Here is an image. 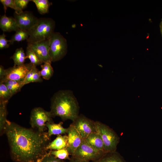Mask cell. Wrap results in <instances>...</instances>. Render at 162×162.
Masks as SVG:
<instances>
[{
  "mask_svg": "<svg viewBox=\"0 0 162 162\" xmlns=\"http://www.w3.org/2000/svg\"><path fill=\"white\" fill-rule=\"evenodd\" d=\"M63 122H60L56 124L53 122H47L46 123V127L48 129L47 134L49 137L52 135H58L67 134L68 128H64L63 126Z\"/></svg>",
  "mask_w": 162,
  "mask_h": 162,
  "instance_id": "2e32d148",
  "label": "cell"
},
{
  "mask_svg": "<svg viewBox=\"0 0 162 162\" xmlns=\"http://www.w3.org/2000/svg\"><path fill=\"white\" fill-rule=\"evenodd\" d=\"M80 107L73 92L60 90L55 93L51 99L50 110L52 117H60L63 121H74L79 115Z\"/></svg>",
  "mask_w": 162,
  "mask_h": 162,
  "instance_id": "7a4b0ae2",
  "label": "cell"
},
{
  "mask_svg": "<svg viewBox=\"0 0 162 162\" xmlns=\"http://www.w3.org/2000/svg\"><path fill=\"white\" fill-rule=\"evenodd\" d=\"M68 146L67 148L70 155L72 156L81 144L82 138L72 124L68 128Z\"/></svg>",
  "mask_w": 162,
  "mask_h": 162,
  "instance_id": "7c38bea8",
  "label": "cell"
},
{
  "mask_svg": "<svg viewBox=\"0 0 162 162\" xmlns=\"http://www.w3.org/2000/svg\"><path fill=\"white\" fill-rule=\"evenodd\" d=\"M12 159L16 162H39L47 153V133H40L7 120L4 131Z\"/></svg>",
  "mask_w": 162,
  "mask_h": 162,
  "instance_id": "6da1fadb",
  "label": "cell"
},
{
  "mask_svg": "<svg viewBox=\"0 0 162 162\" xmlns=\"http://www.w3.org/2000/svg\"><path fill=\"white\" fill-rule=\"evenodd\" d=\"M72 124L82 139L92 133L97 132L95 122L83 115H79Z\"/></svg>",
  "mask_w": 162,
  "mask_h": 162,
  "instance_id": "ba28073f",
  "label": "cell"
},
{
  "mask_svg": "<svg viewBox=\"0 0 162 162\" xmlns=\"http://www.w3.org/2000/svg\"><path fill=\"white\" fill-rule=\"evenodd\" d=\"M106 153L92 147L82 139L81 144L71 156L87 161L93 162L99 159Z\"/></svg>",
  "mask_w": 162,
  "mask_h": 162,
  "instance_id": "52a82bcc",
  "label": "cell"
},
{
  "mask_svg": "<svg viewBox=\"0 0 162 162\" xmlns=\"http://www.w3.org/2000/svg\"><path fill=\"white\" fill-rule=\"evenodd\" d=\"M12 96L10 91L3 83L0 82V101H8Z\"/></svg>",
  "mask_w": 162,
  "mask_h": 162,
  "instance_id": "d4e9b609",
  "label": "cell"
},
{
  "mask_svg": "<svg viewBox=\"0 0 162 162\" xmlns=\"http://www.w3.org/2000/svg\"><path fill=\"white\" fill-rule=\"evenodd\" d=\"M92 162H126L123 157L116 151L105 154L99 159Z\"/></svg>",
  "mask_w": 162,
  "mask_h": 162,
  "instance_id": "ac0fdd59",
  "label": "cell"
},
{
  "mask_svg": "<svg viewBox=\"0 0 162 162\" xmlns=\"http://www.w3.org/2000/svg\"><path fill=\"white\" fill-rule=\"evenodd\" d=\"M16 4L17 7L21 10L25 9L27 6L30 0H14Z\"/></svg>",
  "mask_w": 162,
  "mask_h": 162,
  "instance_id": "f546056e",
  "label": "cell"
},
{
  "mask_svg": "<svg viewBox=\"0 0 162 162\" xmlns=\"http://www.w3.org/2000/svg\"><path fill=\"white\" fill-rule=\"evenodd\" d=\"M50 62H46L40 65L41 68L40 71L41 76L46 80H49L52 76L54 70Z\"/></svg>",
  "mask_w": 162,
  "mask_h": 162,
  "instance_id": "44dd1931",
  "label": "cell"
},
{
  "mask_svg": "<svg viewBox=\"0 0 162 162\" xmlns=\"http://www.w3.org/2000/svg\"><path fill=\"white\" fill-rule=\"evenodd\" d=\"M10 58L14 61V66L23 64L25 60L27 58L22 48L16 49L13 55Z\"/></svg>",
  "mask_w": 162,
  "mask_h": 162,
  "instance_id": "d6986e66",
  "label": "cell"
},
{
  "mask_svg": "<svg viewBox=\"0 0 162 162\" xmlns=\"http://www.w3.org/2000/svg\"><path fill=\"white\" fill-rule=\"evenodd\" d=\"M55 26V22L51 18L38 19L36 24L29 31V36L27 40L28 44L49 39L54 32Z\"/></svg>",
  "mask_w": 162,
  "mask_h": 162,
  "instance_id": "3957f363",
  "label": "cell"
},
{
  "mask_svg": "<svg viewBox=\"0 0 162 162\" xmlns=\"http://www.w3.org/2000/svg\"><path fill=\"white\" fill-rule=\"evenodd\" d=\"M40 71L38 70L34 74L29 81V83L32 82H41L43 80L41 78Z\"/></svg>",
  "mask_w": 162,
  "mask_h": 162,
  "instance_id": "4dcf8cb0",
  "label": "cell"
},
{
  "mask_svg": "<svg viewBox=\"0 0 162 162\" xmlns=\"http://www.w3.org/2000/svg\"><path fill=\"white\" fill-rule=\"evenodd\" d=\"M38 69L36 68V66L33 65L31 69L28 72L24 81L22 82L23 86L28 84L34 74Z\"/></svg>",
  "mask_w": 162,
  "mask_h": 162,
  "instance_id": "83f0119b",
  "label": "cell"
},
{
  "mask_svg": "<svg viewBox=\"0 0 162 162\" xmlns=\"http://www.w3.org/2000/svg\"><path fill=\"white\" fill-rule=\"evenodd\" d=\"M35 4L38 12L41 14L48 13L51 3L48 0H32Z\"/></svg>",
  "mask_w": 162,
  "mask_h": 162,
  "instance_id": "7402d4cb",
  "label": "cell"
},
{
  "mask_svg": "<svg viewBox=\"0 0 162 162\" xmlns=\"http://www.w3.org/2000/svg\"><path fill=\"white\" fill-rule=\"evenodd\" d=\"M4 83L6 86L7 88L10 91L12 96L20 92L21 90V89L10 85L6 83Z\"/></svg>",
  "mask_w": 162,
  "mask_h": 162,
  "instance_id": "1f68e13d",
  "label": "cell"
},
{
  "mask_svg": "<svg viewBox=\"0 0 162 162\" xmlns=\"http://www.w3.org/2000/svg\"><path fill=\"white\" fill-rule=\"evenodd\" d=\"M39 162H64L63 160L56 158L48 152Z\"/></svg>",
  "mask_w": 162,
  "mask_h": 162,
  "instance_id": "4316f807",
  "label": "cell"
},
{
  "mask_svg": "<svg viewBox=\"0 0 162 162\" xmlns=\"http://www.w3.org/2000/svg\"><path fill=\"white\" fill-rule=\"evenodd\" d=\"M0 28L3 32H16L19 28L14 17H8L6 13L0 18Z\"/></svg>",
  "mask_w": 162,
  "mask_h": 162,
  "instance_id": "5bb4252c",
  "label": "cell"
},
{
  "mask_svg": "<svg viewBox=\"0 0 162 162\" xmlns=\"http://www.w3.org/2000/svg\"><path fill=\"white\" fill-rule=\"evenodd\" d=\"M83 139L92 147L106 153L102 139L98 132L92 133Z\"/></svg>",
  "mask_w": 162,
  "mask_h": 162,
  "instance_id": "9a60e30c",
  "label": "cell"
},
{
  "mask_svg": "<svg viewBox=\"0 0 162 162\" xmlns=\"http://www.w3.org/2000/svg\"><path fill=\"white\" fill-rule=\"evenodd\" d=\"M50 111H47L40 107H35L32 110L30 116V123L32 127L36 130L43 133L47 128L46 123L53 122Z\"/></svg>",
  "mask_w": 162,
  "mask_h": 162,
  "instance_id": "8992f818",
  "label": "cell"
},
{
  "mask_svg": "<svg viewBox=\"0 0 162 162\" xmlns=\"http://www.w3.org/2000/svg\"><path fill=\"white\" fill-rule=\"evenodd\" d=\"M8 101H0V132L2 135L4 131L7 120V105Z\"/></svg>",
  "mask_w": 162,
  "mask_h": 162,
  "instance_id": "e0dca14e",
  "label": "cell"
},
{
  "mask_svg": "<svg viewBox=\"0 0 162 162\" xmlns=\"http://www.w3.org/2000/svg\"><path fill=\"white\" fill-rule=\"evenodd\" d=\"M97 132L102 139L106 153L116 151L119 142V137L116 133L108 126L102 122H95Z\"/></svg>",
  "mask_w": 162,
  "mask_h": 162,
  "instance_id": "5b68a950",
  "label": "cell"
},
{
  "mask_svg": "<svg viewBox=\"0 0 162 162\" xmlns=\"http://www.w3.org/2000/svg\"><path fill=\"white\" fill-rule=\"evenodd\" d=\"M6 69H4L2 65L0 66V79H2L5 76L6 74Z\"/></svg>",
  "mask_w": 162,
  "mask_h": 162,
  "instance_id": "836d02e7",
  "label": "cell"
},
{
  "mask_svg": "<svg viewBox=\"0 0 162 162\" xmlns=\"http://www.w3.org/2000/svg\"><path fill=\"white\" fill-rule=\"evenodd\" d=\"M69 160V162H89V161L82 160L73 156H71Z\"/></svg>",
  "mask_w": 162,
  "mask_h": 162,
  "instance_id": "d6a6232c",
  "label": "cell"
},
{
  "mask_svg": "<svg viewBox=\"0 0 162 162\" xmlns=\"http://www.w3.org/2000/svg\"><path fill=\"white\" fill-rule=\"evenodd\" d=\"M48 153L55 157L61 160L68 159L69 160V154L67 148L59 150H50Z\"/></svg>",
  "mask_w": 162,
  "mask_h": 162,
  "instance_id": "cb8c5ba5",
  "label": "cell"
},
{
  "mask_svg": "<svg viewBox=\"0 0 162 162\" xmlns=\"http://www.w3.org/2000/svg\"><path fill=\"white\" fill-rule=\"evenodd\" d=\"M50 39L37 42L28 44L29 47L37 54L44 63H51L49 54Z\"/></svg>",
  "mask_w": 162,
  "mask_h": 162,
  "instance_id": "8fae6325",
  "label": "cell"
},
{
  "mask_svg": "<svg viewBox=\"0 0 162 162\" xmlns=\"http://www.w3.org/2000/svg\"><path fill=\"white\" fill-rule=\"evenodd\" d=\"M0 2L3 6L5 13L8 7L14 9L16 13L19 14L23 11L19 8L16 4L14 0H0Z\"/></svg>",
  "mask_w": 162,
  "mask_h": 162,
  "instance_id": "484cf974",
  "label": "cell"
},
{
  "mask_svg": "<svg viewBox=\"0 0 162 162\" xmlns=\"http://www.w3.org/2000/svg\"><path fill=\"white\" fill-rule=\"evenodd\" d=\"M67 51L66 39L59 32H54L50 38L49 54L52 62L62 59Z\"/></svg>",
  "mask_w": 162,
  "mask_h": 162,
  "instance_id": "277c9868",
  "label": "cell"
},
{
  "mask_svg": "<svg viewBox=\"0 0 162 162\" xmlns=\"http://www.w3.org/2000/svg\"><path fill=\"white\" fill-rule=\"evenodd\" d=\"M14 16L19 28L28 31L35 26L38 19L29 11H23L19 14L14 12Z\"/></svg>",
  "mask_w": 162,
  "mask_h": 162,
  "instance_id": "30bf717a",
  "label": "cell"
},
{
  "mask_svg": "<svg viewBox=\"0 0 162 162\" xmlns=\"http://www.w3.org/2000/svg\"><path fill=\"white\" fill-rule=\"evenodd\" d=\"M6 35L4 33L0 35V49L8 48L9 47L10 40L6 38Z\"/></svg>",
  "mask_w": 162,
  "mask_h": 162,
  "instance_id": "f1b7e54d",
  "label": "cell"
},
{
  "mask_svg": "<svg viewBox=\"0 0 162 162\" xmlns=\"http://www.w3.org/2000/svg\"><path fill=\"white\" fill-rule=\"evenodd\" d=\"M26 58L29 59L33 65L37 66L41 65L43 63L34 52L29 46L26 48Z\"/></svg>",
  "mask_w": 162,
  "mask_h": 162,
  "instance_id": "603a6c76",
  "label": "cell"
},
{
  "mask_svg": "<svg viewBox=\"0 0 162 162\" xmlns=\"http://www.w3.org/2000/svg\"><path fill=\"white\" fill-rule=\"evenodd\" d=\"M29 36V31L19 28L16 31L15 34L9 40V44H12L15 41L20 42L26 40H27Z\"/></svg>",
  "mask_w": 162,
  "mask_h": 162,
  "instance_id": "ffe728a7",
  "label": "cell"
},
{
  "mask_svg": "<svg viewBox=\"0 0 162 162\" xmlns=\"http://www.w3.org/2000/svg\"><path fill=\"white\" fill-rule=\"evenodd\" d=\"M33 66L30 63L21 65L14 66L6 69V74L4 77L0 80V82L9 80L23 82Z\"/></svg>",
  "mask_w": 162,
  "mask_h": 162,
  "instance_id": "9c48e42d",
  "label": "cell"
},
{
  "mask_svg": "<svg viewBox=\"0 0 162 162\" xmlns=\"http://www.w3.org/2000/svg\"><path fill=\"white\" fill-rule=\"evenodd\" d=\"M68 135H57L55 140L48 144L46 149L49 151L67 148L68 146Z\"/></svg>",
  "mask_w": 162,
  "mask_h": 162,
  "instance_id": "4fadbf2b",
  "label": "cell"
}]
</instances>
